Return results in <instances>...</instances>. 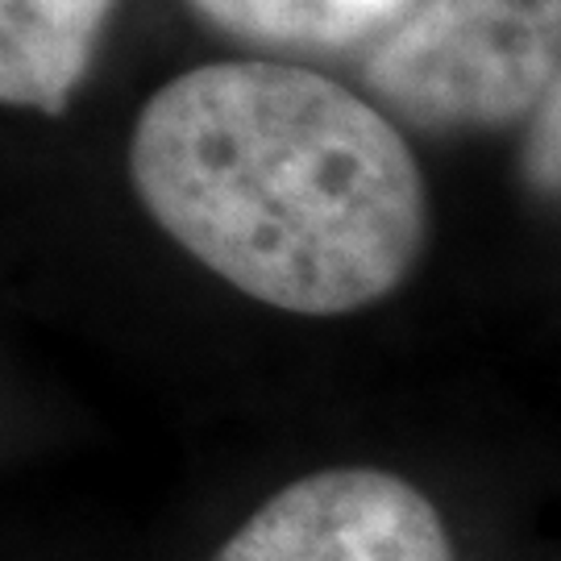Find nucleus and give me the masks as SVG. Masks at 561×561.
Returning a JSON list of instances; mask_svg holds the SVG:
<instances>
[{
  "mask_svg": "<svg viewBox=\"0 0 561 561\" xmlns=\"http://www.w3.org/2000/svg\"><path fill=\"white\" fill-rule=\"evenodd\" d=\"M113 0H0V101L62 113Z\"/></svg>",
  "mask_w": 561,
  "mask_h": 561,
  "instance_id": "obj_4",
  "label": "nucleus"
},
{
  "mask_svg": "<svg viewBox=\"0 0 561 561\" xmlns=\"http://www.w3.org/2000/svg\"><path fill=\"white\" fill-rule=\"evenodd\" d=\"M229 34L300 46H345L403 13L408 0H192Z\"/></svg>",
  "mask_w": 561,
  "mask_h": 561,
  "instance_id": "obj_5",
  "label": "nucleus"
},
{
  "mask_svg": "<svg viewBox=\"0 0 561 561\" xmlns=\"http://www.w3.org/2000/svg\"><path fill=\"white\" fill-rule=\"evenodd\" d=\"M129 175L192 259L300 317L391 296L424 241V180L400 129L287 62L171 80L141 108Z\"/></svg>",
  "mask_w": 561,
  "mask_h": 561,
  "instance_id": "obj_1",
  "label": "nucleus"
},
{
  "mask_svg": "<svg viewBox=\"0 0 561 561\" xmlns=\"http://www.w3.org/2000/svg\"><path fill=\"white\" fill-rule=\"evenodd\" d=\"M561 76V0H421L366 80L421 125H507Z\"/></svg>",
  "mask_w": 561,
  "mask_h": 561,
  "instance_id": "obj_2",
  "label": "nucleus"
},
{
  "mask_svg": "<svg viewBox=\"0 0 561 561\" xmlns=\"http://www.w3.org/2000/svg\"><path fill=\"white\" fill-rule=\"evenodd\" d=\"M213 561H454V545L421 486L337 466L275 491Z\"/></svg>",
  "mask_w": 561,
  "mask_h": 561,
  "instance_id": "obj_3",
  "label": "nucleus"
},
{
  "mask_svg": "<svg viewBox=\"0 0 561 561\" xmlns=\"http://www.w3.org/2000/svg\"><path fill=\"white\" fill-rule=\"evenodd\" d=\"M524 175L537 192L561 201V76L533 117V129L524 141Z\"/></svg>",
  "mask_w": 561,
  "mask_h": 561,
  "instance_id": "obj_6",
  "label": "nucleus"
}]
</instances>
